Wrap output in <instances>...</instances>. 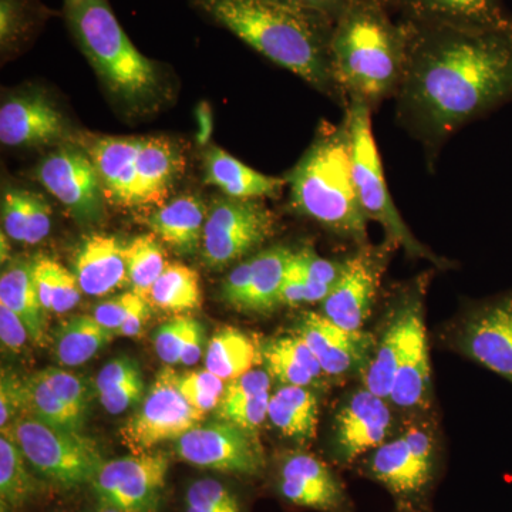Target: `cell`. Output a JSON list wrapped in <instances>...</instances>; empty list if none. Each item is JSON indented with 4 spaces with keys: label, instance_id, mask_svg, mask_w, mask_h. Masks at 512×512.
<instances>
[{
    "label": "cell",
    "instance_id": "7402d4cb",
    "mask_svg": "<svg viewBox=\"0 0 512 512\" xmlns=\"http://www.w3.org/2000/svg\"><path fill=\"white\" fill-rule=\"evenodd\" d=\"M74 275L86 295H109L128 282L127 245L111 235H92L77 251Z\"/></svg>",
    "mask_w": 512,
    "mask_h": 512
},
{
    "label": "cell",
    "instance_id": "e0dca14e",
    "mask_svg": "<svg viewBox=\"0 0 512 512\" xmlns=\"http://www.w3.org/2000/svg\"><path fill=\"white\" fill-rule=\"evenodd\" d=\"M392 404L366 387L343 400L333 423L332 456L343 467L355 466L370 451L392 439Z\"/></svg>",
    "mask_w": 512,
    "mask_h": 512
},
{
    "label": "cell",
    "instance_id": "7c38bea8",
    "mask_svg": "<svg viewBox=\"0 0 512 512\" xmlns=\"http://www.w3.org/2000/svg\"><path fill=\"white\" fill-rule=\"evenodd\" d=\"M397 247L386 241L367 242L346 258L338 284L320 303V313L340 328L363 330L379 295L380 286L393 252Z\"/></svg>",
    "mask_w": 512,
    "mask_h": 512
},
{
    "label": "cell",
    "instance_id": "9a60e30c",
    "mask_svg": "<svg viewBox=\"0 0 512 512\" xmlns=\"http://www.w3.org/2000/svg\"><path fill=\"white\" fill-rule=\"evenodd\" d=\"M168 458L134 454L104 463L93 487L104 505L120 512H156L167 480Z\"/></svg>",
    "mask_w": 512,
    "mask_h": 512
},
{
    "label": "cell",
    "instance_id": "d6986e66",
    "mask_svg": "<svg viewBox=\"0 0 512 512\" xmlns=\"http://www.w3.org/2000/svg\"><path fill=\"white\" fill-rule=\"evenodd\" d=\"M279 494L288 503L319 512H353V503L340 478L320 458L292 453L278 474Z\"/></svg>",
    "mask_w": 512,
    "mask_h": 512
},
{
    "label": "cell",
    "instance_id": "ee69618b",
    "mask_svg": "<svg viewBox=\"0 0 512 512\" xmlns=\"http://www.w3.org/2000/svg\"><path fill=\"white\" fill-rule=\"evenodd\" d=\"M32 192L26 190L5 191L2 201V224L6 237L25 244L30 215Z\"/></svg>",
    "mask_w": 512,
    "mask_h": 512
},
{
    "label": "cell",
    "instance_id": "603a6c76",
    "mask_svg": "<svg viewBox=\"0 0 512 512\" xmlns=\"http://www.w3.org/2000/svg\"><path fill=\"white\" fill-rule=\"evenodd\" d=\"M137 137H97L87 146L104 190L123 207H136Z\"/></svg>",
    "mask_w": 512,
    "mask_h": 512
},
{
    "label": "cell",
    "instance_id": "60d3db41",
    "mask_svg": "<svg viewBox=\"0 0 512 512\" xmlns=\"http://www.w3.org/2000/svg\"><path fill=\"white\" fill-rule=\"evenodd\" d=\"M178 389L188 404L205 416L211 410L218 409L227 386L220 377L204 369L178 377Z\"/></svg>",
    "mask_w": 512,
    "mask_h": 512
},
{
    "label": "cell",
    "instance_id": "4fadbf2b",
    "mask_svg": "<svg viewBox=\"0 0 512 512\" xmlns=\"http://www.w3.org/2000/svg\"><path fill=\"white\" fill-rule=\"evenodd\" d=\"M36 175L74 220L83 225L99 224L103 220L104 187L86 150L70 144L59 147L37 165Z\"/></svg>",
    "mask_w": 512,
    "mask_h": 512
},
{
    "label": "cell",
    "instance_id": "6da1fadb",
    "mask_svg": "<svg viewBox=\"0 0 512 512\" xmlns=\"http://www.w3.org/2000/svg\"><path fill=\"white\" fill-rule=\"evenodd\" d=\"M403 22L409 52L397 121L431 164L460 128L512 100V28Z\"/></svg>",
    "mask_w": 512,
    "mask_h": 512
},
{
    "label": "cell",
    "instance_id": "6f0895ef",
    "mask_svg": "<svg viewBox=\"0 0 512 512\" xmlns=\"http://www.w3.org/2000/svg\"><path fill=\"white\" fill-rule=\"evenodd\" d=\"M365 2L375 3V5L382 6V8L387 10L397 8V0H365Z\"/></svg>",
    "mask_w": 512,
    "mask_h": 512
},
{
    "label": "cell",
    "instance_id": "f5cc1de1",
    "mask_svg": "<svg viewBox=\"0 0 512 512\" xmlns=\"http://www.w3.org/2000/svg\"><path fill=\"white\" fill-rule=\"evenodd\" d=\"M28 328L25 322L10 311L8 306L0 305V339L10 352L18 353L28 342Z\"/></svg>",
    "mask_w": 512,
    "mask_h": 512
},
{
    "label": "cell",
    "instance_id": "7a4b0ae2",
    "mask_svg": "<svg viewBox=\"0 0 512 512\" xmlns=\"http://www.w3.org/2000/svg\"><path fill=\"white\" fill-rule=\"evenodd\" d=\"M191 3L259 55L301 77L343 110L348 107V96L333 69V20L278 0H191Z\"/></svg>",
    "mask_w": 512,
    "mask_h": 512
},
{
    "label": "cell",
    "instance_id": "816d5d0a",
    "mask_svg": "<svg viewBox=\"0 0 512 512\" xmlns=\"http://www.w3.org/2000/svg\"><path fill=\"white\" fill-rule=\"evenodd\" d=\"M137 376H141V372L137 363H134L133 360L128 359V357L111 360L100 370L99 376H97V392L99 394L107 392V390L126 383Z\"/></svg>",
    "mask_w": 512,
    "mask_h": 512
},
{
    "label": "cell",
    "instance_id": "8992f818",
    "mask_svg": "<svg viewBox=\"0 0 512 512\" xmlns=\"http://www.w3.org/2000/svg\"><path fill=\"white\" fill-rule=\"evenodd\" d=\"M345 114L352 136L353 178L367 220L382 225L386 241L402 248L410 258L427 259L439 268H450L451 262L448 259L434 254L414 237L394 204L373 134V110L365 101L349 99Z\"/></svg>",
    "mask_w": 512,
    "mask_h": 512
},
{
    "label": "cell",
    "instance_id": "2e32d148",
    "mask_svg": "<svg viewBox=\"0 0 512 512\" xmlns=\"http://www.w3.org/2000/svg\"><path fill=\"white\" fill-rule=\"evenodd\" d=\"M454 342L463 355L512 384V291L470 309Z\"/></svg>",
    "mask_w": 512,
    "mask_h": 512
},
{
    "label": "cell",
    "instance_id": "681fc988",
    "mask_svg": "<svg viewBox=\"0 0 512 512\" xmlns=\"http://www.w3.org/2000/svg\"><path fill=\"white\" fill-rule=\"evenodd\" d=\"M143 390V377L137 376L126 383L119 384V386L99 394L100 402L107 413L120 414L126 412L128 407L138 403V400L143 396Z\"/></svg>",
    "mask_w": 512,
    "mask_h": 512
},
{
    "label": "cell",
    "instance_id": "d6a6232c",
    "mask_svg": "<svg viewBox=\"0 0 512 512\" xmlns=\"http://www.w3.org/2000/svg\"><path fill=\"white\" fill-rule=\"evenodd\" d=\"M114 336L116 333L101 326L94 316H74L56 329L53 342L57 362L70 367L84 365L113 342Z\"/></svg>",
    "mask_w": 512,
    "mask_h": 512
},
{
    "label": "cell",
    "instance_id": "4dcf8cb0",
    "mask_svg": "<svg viewBox=\"0 0 512 512\" xmlns=\"http://www.w3.org/2000/svg\"><path fill=\"white\" fill-rule=\"evenodd\" d=\"M292 254L293 249L274 245L249 258L251 279L241 311L268 313L278 308Z\"/></svg>",
    "mask_w": 512,
    "mask_h": 512
},
{
    "label": "cell",
    "instance_id": "cb8c5ba5",
    "mask_svg": "<svg viewBox=\"0 0 512 512\" xmlns=\"http://www.w3.org/2000/svg\"><path fill=\"white\" fill-rule=\"evenodd\" d=\"M183 168V156L173 141L165 137L141 138L137 156L136 207L163 205Z\"/></svg>",
    "mask_w": 512,
    "mask_h": 512
},
{
    "label": "cell",
    "instance_id": "f546056e",
    "mask_svg": "<svg viewBox=\"0 0 512 512\" xmlns=\"http://www.w3.org/2000/svg\"><path fill=\"white\" fill-rule=\"evenodd\" d=\"M268 419L282 436L308 443L318 430V397L308 387L282 386L271 396Z\"/></svg>",
    "mask_w": 512,
    "mask_h": 512
},
{
    "label": "cell",
    "instance_id": "94428289",
    "mask_svg": "<svg viewBox=\"0 0 512 512\" xmlns=\"http://www.w3.org/2000/svg\"><path fill=\"white\" fill-rule=\"evenodd\" d=\"M99 512H120V511L114 510V508L107 507V505H104V507L101 508V510Z\"/></svg>",
    "mask_w": 512,
    "mask_h": 512
},
{
    "label": "cell",
    "instance_id": "4316f807",
    "mask_svg": "<svg viewBox=\"0 0 512 512\" xmlns=\"http://www.w3.org/2000/svg\"><path fill=\"white\" fill-rule=\"evenodd\" d=\"M0 305L8 306L25 322L29 338L37 346L47 345L46 311L37 295L33 262L15 259L6 265L0 276Z\"/></svg>",
    "mask_w": 512,
    "mask_h": 512
},
{
    "label": "cell",
    "instance_id": "5bb4252c",
    "mask_svg": "<svg viewBox=\"0 0 512 512\" xmlns=\"http://www.w3.org/2000/svg\"><path fill=\"white\" fill-rule=\"evenodd\" d=\"M175 441L178 456L192 466L241 476H256L265 467L264 451L255 433L228 421L200 424Z\"/></svg>",
    "mask_w": 512,
    "mask_h": 512
},
{
    "label": "cell",
    "instance_id": "8fae6325",
    "mask_svg": "<svg viewBox=\"0 0 512 512\" xmlns=\"http://www.w3.org/2000/svg\"><path fill=\"white\" fill-rule=\"evenodd\" d=\"M178 377L173 367H163L143 406L121 429L124 446L134 454L146 453L163 441L178 440L204 420V414L184 399Z\"/></svg>",
    "mask_w": 512,
    "mask_h": 512
},
{
    "label": "cell",
    "instance_id": "30bf717a",
    "mask_svg": "<svg viewBox=\"0 0 512 512\" xmlns=\"http://www.w3.org/2000/svg\"><path fill=\"white\" fill-rule=\"evenodd\" d=\"M276 217L264 200L222 197L212 204L202 237V258L211 269H224L261 247L274 235Z\"/></svg>",
    "mask_w": 512,
    "mask_h": 512
},
{
    "label": "cell",
    "instance_id": "ba28073f",
    "mask_svg": "<svg viewBox=\"0 0 512 512\" xmlns=\"http://www.w3.org/2000/svg\"><path fill=\"white\" fill-rule=\"evenodd\" d=\"M2 434L15 441L37 473L63 487L93 483L104 464L96 441L28 414L5 427Z\"/></svg>",
    "mask_w": 512,
    "mask_h": 512
},
{
    "label": "cell",
    "instance_id": "ffe728a7",
    "mask_svg": "<svg viewBox=\"0 0 512 512\" xmlns=\"http://www.w3.org/2000/svg\"><path fill=\"white\" fill-rule=\"evenodd\" d=\"M69 124L45 94H16L0 107V141L8 147H37L63 141Z\"/></svg>",
    "mask_w": 512,
    "mask_h": 512
},
{
    "label": "cell",
    "instance_id": "c3c4849f",
    "mask_svg": "<svg viewBox=\"0 0 512 512\" xmlns=\"http://www.w3.org/2000/svg\"><path fill=\"white\" fill-rule=\"evenodd\" d=\"M140 298L141 296L131 291L107 299V301L101 302L94 309V319L104 328L119 335V330L123 326L124 320L127 319L128 313H130Z\"/></svg>",
    "mask_w": 512,
    "mask_h": 512
},
{
    "label": "cell",
    "instance_id": "5b68a950",
    "mask_svg": "<svg viewBox=\"0 0 512 512\" xmlns=\"http://www.w3.org/2000/svg\"><path fill=\"white\" fill-rule=\"evenodd\" d=\"M74 42L120 106L144 114L163 101V74L124 32L109 0H63Z\"/></svg>",
    "mask_w": 512,
    "mask_h": 512
},
{
    "label": "cell",
    "instance_id": "836d02e7",
    "mask_svg": "<svg viewBox=\"0 0 512 512\" xmlns=\"http://www.w3.org/2000/svg\"><path fill=\"white\" fill-rule=\"evenodd\" d=\"M205 355V369L231 382L255 365L258 350L254 340L235 328H221L212 336Z\"/></svg>",
    "mask_w": 512,
    "mask_h": 512
},
{
    "label": "cell",
    "instance_id": "d4e9b609",
    "mask_svg": "<svg viewBox=\"0 0 512 512\" xmlns=\"http://www.w3.org/2000/svg\"><path fill=\"white\" fill-rule=\"evenodd\" d=\"M204 175L205 183L237 200L278 198L288 185L285 178L259 173L218 147L205 153Z\"/></svg>",
    "mask_w": 512,
    "mask_h": 512
},
{
    "label": "cell",
    "instance_id": "3957f363",
    "mask_svg": "<svg viewBox=\"0 0 512 512\" xmlns=\"http://www.w3.org/2000/svg\"><path fill=\"white\" fill-rule=\"evenodd\" d=\"M409 32L393 22L390 10L353 0L335 22L332 62L348 99L365 101L375 111L396 99L406 72Z\"/></svg>",
    "mask_w": 512,
    "mask_h": 512
},
{
    "label": "cell",
    "instance_id": "83f0119b",
    "mask_svg": "<svg viewBox=\"0 0 512 512\" xmlns=\"http://www.w3.org/2000/svg\"><path fill=\"white\" fill-rule=\"evenodd\" d=\"M271 384L266 370H249L228 382L218 406L221 419L255 433L268 417Z\"/></svg>",
    "mask_w": 512,
    "mask_h": 512
},
{
    "label": "cell",
    "instance_id": "277c9868",
    "mask_svg": "<svg viewBox=\"0 0 512 512\" xmlns=\"http://www.w3.org/2000/svg\"><path fill=\"white\" fill-rule=\"evenodd\" d=\"M289 207L326 231L367 244V220L353 178L352 136L348 117L320 124L311 146L285 177Z\"/></svg>",
    "mask_w": 512,
    "mask_h": 512
},
{
    "label": "cell",
    "instance_id": "9f6ffc18",
    "mask_svg": "<svg viewBox=\"0 0 512 512\" xmlns=\"http://www.w3.org/2000/svg\"><path fill=\"white\" fill-rule=\"evenodd\" d=\"M150 302L147 299L140 298L133 306L127 319L124 320L123 326L119 330L121 336H138L144 329L148 319H150Z\"/></svg>",
    "mask_w": 512,
    "mask_h": 512
},
{
    "label": "cell",
    "instance_id": "11a10c76",
    "mask_svg": "<svg viewBox=\"0 0 512 512\" xmlns=\"http://www.w3.org/2000/svg\"><path fill=\"white\" fill-rule=\"evenodd\" d=\"M204 349V329L197 320L192 319L187 339H185L181 365L194 366L200 362Z\"/></svg>",
    "mask_w": 512,
    "mask_h": 512
},
{
    "label": "cell",
    "instance_id": "1f68e13d",
    "mask_svg": "<svg viewBox=\"0 0 512 512\" xmlns=\"http://www.w3.org/2000/svg\"><path fill=\"white\" fill-rule=\"evenodd\" d=\"M389 403L403 412L427 410L431 403V367L427 333L413 343L394 377Z\"/></svg>",
    "mask_w": 512,
    "mask_h": 512
},
{
    "label": "cell",
    "instance_id": "52a82bcc",
    "mask_svg": "<svg viewBox=\"0 0 512 512\" xmlns=\"http://www.w3.org/2000/svg\"><path fill=\"white\" fill-rule=\"evenodd\" d=\"M359 463L367 478L392 495L397 511L424 512L439 476V441L429 427L414 424Z\"/></svg>",
    "mask_w": 512,
    "mask_h": 512
},
{
    "label": "cell",
    "instance_id": "9c48e42d",
    "mask_svg": "<svg viewBox=\"0 0 512 512\" xmlns=\"http://www.w3.org/2000/svg\"><path fill=\"white\" fill-rule=\"evenodd\" d=\"M430 284V274L424 272L404 284L394 295L382 335L376 338L365 372L363 387L389 402L394 377L424 325V301Z\"/></svg>",
    "mask_w": 512,
    "mask_h": 512
},
{
    "label": "cell",
    "instance_id": "44dd1931",
    "mask_svg": "<svg viewBox=\"0 0 512 512\" xmlns=\"http://www.w3.org/2000/svg\"><path fill=\"white\" fill-rule=\"evenodd\" d=\"M403 20L423 25L473 29H510L512 19L501 0H397Z\"/></svg>",
    "mask_w": 512,
    "mask_h": 512
},
{
    "label": "cell",
    "instance_id": "bcb514c9",
    "mask_svg": "<svg viewBox=\"0 0 512 512\" xmlns=\"http://www.w3.org/2000/svg\"><path fill=\"white\" fill-rule=\"evenodd\" d=\"M25 414V389L20 380L10 370H3L0 380V426L2 430Z\"/></svg>",
    "mask_w": 512,
    "mask_h": 512
},
{
    "label": "cell",
    "instance_id": "b9f144b4",
    "mask_svg": "<svg viewBox=\"0 0 512 512\" xmlns=\"http://www.w3.org/2000/svg\"><path fill=\"white\" fill-rule=\"evenodd\" d=\"M39 373L49 384L52 392L56 394L57 399L62 400L72 410L74 416L83 421L87 404H89L87 387L83 380L73 373L57 369V367H47L45 370H40Z\"/></svg>",
    "mask_w": 512,
    "mask_h": 512
},
{
    "label": "cell",
    "instance_id": "6125c7cd",
    "mask_svg": "<svg viewBox=\"0 0 512 512\" xmlns=\"http://www.w3.org/2000/svg\"><path fill=\"white\" fill-rule=\"evenodd\" d=\"M424 512H426V511H424Z\"/></svg>",
    "mask_w": 512,
    "mask_h": 512
},
{
    "label": "cell",
    "instance_id": "ac0fdd59",
    "mask_svg": "<svg viewBox=\"0 0 512 512\" xmlns=\"http://www.w3.org/2000/svg\"><path fill=\"white\" fill-rule=\"evenodd\" d=\"M311 348L323 372L345 377L365 372L376 336L365 330L340 328L318 312H305L296 332Z\"/></svg>",
    "mask_w": 512,
    "mask_h": 512
},
{
    "label": "cell",
    "instance_id": "e575fe53",
    "mask_svg": "<svg viewBox=\"0 0 512 512\" xmlns=\"http://www.w3.org/2000/svg\"><path fill=\"white\" fill-rule=\"evenodd\" d=\"M50 12L40 0H0V49L3 56L18 53L35 37Z\"/></svg>",
    "mask_w": 512,
    "mask_h": 512
},
{
    "label": "cell",
    "instance_id": "f1b7e54d",
    "mask_svg": "<svg viewBox=\"0 0 512 512\" xmlns=\"http://www.w3.org/2000/svg\"><path fill=\"white\" fill-rule=\"evenodd\" d=\"M261 353L266 372L282 386L308 387L326 376L308 343L298 333L269 340Z\"/></svg>",
    "mask_w": 512,
    "mask_h": 512
},
{
    "label": "cell",
    "instance_id": "484cf974",
    "mask_svg": "<svg viewBox=\"0 0 512 512\" xmlns=\"http://www.w3.org/2000/svg\"><path fill=\"white\" fill-rule=\"evenodd\" d=\"M208 212L201 198L181 195L160 205L148 217L147 225L153 234L175 251L191 255L202 247Z\"/></svg>",
    "mask_w": 512,
    "mask_h": 512
},
{
    "label": "cell",
    "instance_id": "f6af8a7d",
    "mask_svg": "<svg viewBox=\"0 0 512 512\" xmlns=\"http://www.w3.org/2000/svg\"><path fill=\"white\" fill-rule=\"evenodd\" d=\"M191 322L192 318L180 315L158 328L154 336V348L165 365H181V355Z\"/></svg>",
    "mask_w": 512,
    "mask_h": 512
},
{
    "label": "cell",
    "instance_id": "8d00e7d4",
    "mask_svg": "<svg viewBox=\"0 0 512 512\" xmlns=\"http://www.w3.org/2000/svg\"><path fill=\"white\" fill-rule=\"evenodd\" d=\"M167 265L156 235H140L127 245L128 284L141 298L148 301L151 289Z\"/></svg>",
    "mask_w": 512,
    "mask_h": 512
},
{
    "label": "cell",
    "instance_id": "f907efd6",
    "mask_svg": "<svg viewBox=\"0 0 512 512\" xmlns=\"http://www.w3.org/2000/svg\"><path fill=\"white\" fill-rule=\"evenodd\" d=\"M50 228H52V210L42 195L32 192L25 244H40L49 235Z\"/></svg>",
    "mask_w": 512,
    "mask_h": 512
},
{
    "label": "cell",
    "instance_id": "91938a15",
    "mask_svg": "<svg viewBox=\"0 0 512 512\" xmlns=\"http://www.w3.org/2000/svg\"><path fill=\"white\" fill-rule=\"evenodd\" d=\"M185 512H212L208 510H204V508L195 507V505H187L185 508Z\"/></svg>",
    "mask_w": 512,
    "mask_h": 512
},
{
    "label": "cell",
    "instance_id": "7dc6e473",
    "mask_svg": "<svg viewBox=\"0 0 512 512\" xmlns=\"http://www.w3.org/2000/svg\"><path fill=\"white\" fill-rule=\"evenodd\" d=\"M82 293L76 275L55 262V268H53L52 312L63 315V313L72 311L74 306L82 299Z\"/></svg>",
    "mask_w": 512,
    "mask_h": 512
},
{
    "label": "cell",
    "instance_id": "680465c9",
    "mask_svg": "<svg viewBox=\"0 0 512 512\" xmlns=\"http://www.w3.org/2000/svg\"><path fill=\"white\" fill-rule=\"evenodd\" d=\"M9 244L8 239L5 237V232L2 234V262L5 264V262L9 261Z\"/></svg>",
    "mask_w": 512,
    "mask_h": 512
},
{
    "label": "cell",
    "instance_id": "f35d334b",
    "mask_svg": "<svg viewBox=\"0 0 512 512\" xmlns=\"http://www.w3.org/2000/svg\"><path fill=\"white\" fill-rule=\"evenodd\" d=\"M25 456L15 441L2 434L0 439V495L3 503L20 507L35 491L32 477L26 467Z\"/></svg>",
    "mask_w": 512,
    "mask_h": 512
},
{
    "label": "cell",
    "instance_id": "ab89813d",
    "mask_svg": "<svg viewBox=\"0 0 512 512\" xmlns=\"http://www.w3.org/2000/svg\"><path fill=\"white\" fill-rule=\"evenodd\" d=\"M345 261L346 259L335 261V259L323 258L312 248H302L299 251H293L286 276L306 284L328 286L333 289L343 274Z\"/></svg>",
    "mask_w": 512,
    "mask_h": 512
},
{
    "label": "cell",
    "instance_id": "db71d44e",
    "mask_svg": "<svg viewBox=\"0 0 512 512\" xmlns=\"http://www.w3.org/2000/svg\"><path fill=\"white\" fill-rule=\"evenodd\" d=\"M278 2L320 13V15L336 22L353 0H278Z\"/></svg>",
    "mask_w": 512,
    "mask_h": 512
},
{
    "label": "cell",
    "instance_id": "74e56055",
    "mask_svg": "<svg viewBox=\"0 0 512 512\" xmlns=\"http://www.w3.org/2000/svg\"><path fill=\"white\" fill-rule=\"evenodd\" d=\"M23 389H25V414L50 426L80 431L83 421L77 419L62 400L57 399L56 394L52 392L39 372L23 380Z\"/></svg>",
    "mask_w": 512,
    "mask_h": 512
},
{
    "label": "cell",
    "instance_id": "7bdbcfd3",
    "mask_svg": "<svg viewBox=\"0 0 512 512\" xmlns=\"http://www.w3.org/2000/svg\"><path fill=\"white\" fill-rule=\"evenodd\" d=\"M185 504L212 512H242L237 497L225 485L210 478L197 481L188 488Z\"/></svg>",
    "mask_w": 512,
    "mask_h": 512
},
{
    "label": "cell",
    "instance_id": "d590c367",
    "mask_svg": "<svg viewBox=\"0 0 512 512\" xmlns=\"http://www.w3.org/2000/svg\"><path fill=\"white\" fill-rule=\"evenodd\" d=\"M148 302L175 315L194 311L201 305L200 276L190 266L168 264L151 289Z\"/></svg>",
    "mask_w": 512,
    "mask_h": 512
}]
</instances>
